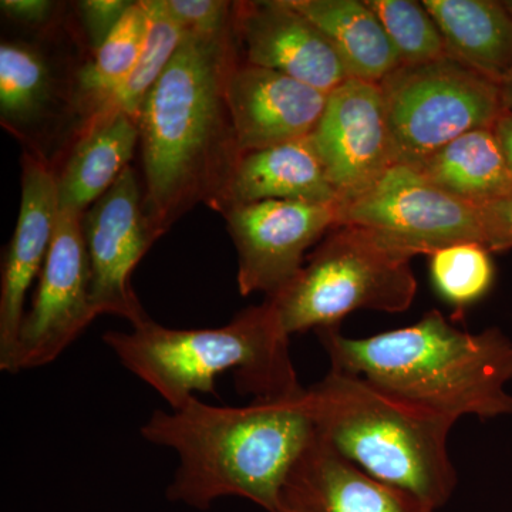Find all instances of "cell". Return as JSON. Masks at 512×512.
Here are the masks:
<instances>
[{
    "mask_svg": "<svg viewBox=\"0 0 512 512\" xmlns=\"http://www.w3.org/2000/svg\"><path fill=\"white\" fill-rule=\"evenodd\" d=\"M333 370L363 377L397 399L457 421L512 414V342L498 329L470 333L430 311L413 325L367 338L316 330Z\"/></svg>",
    "mask_w": 512,
    "mask_h": 512,
    "instance_id": "cell-3",
    "label": "cell"
},
{
    "mask_svg": "<svg viewBox=\"0 0 512 512\" xmlns=\"http://www.w3.org/2000/svg\"><path fill=\"white\" fill-rule=\"evenodd\" d=\"M234 26L252 66L326 93L350 79L328 37L291 0L235 3Z\"/></svg>",
    "mask_w": 512,
    "mask_h": 512,
    "instance_id": "cell-13",
    "label": "cell"
},
{
    "mask_svg": "<svg viewBox=\"0 0 512 512\" xmlns=\"http://www.w3.org/2000/svg\"><path fill=\"white\" fill-rule=\"evenodd\" d=\"M57 177L40 158L23 161L22 198L15 234L6 251L0 284V370L13 373L26 298L39 278L55 234Z\"/></svg>",
    "mask_w": 512,
    "mask_h": 512,
    "instance_id": "cell-14",
    "label": "cell"
},
{
    "mask_svg": "<svg viewBox=\"0 0 512 512\" xmlns=\"http://www.w3.org/2000/svg\"><path fill=\"white\" fill-rule=\"evenodd\" d=\"M262 201L339 202L311 138L242 154L210 207L224 214Z\"/></svg>",
    "mask_w": 512,
    "mask_h": 512,
    "instance_id": "cell-17",
    "label": "cell"
},
{
    "mask_svg": "<svg viewBox=\"0 0 512 512\" xmlns=\"http://www.w3.org/2000/svg\"><path fill=\"white\" fill-rule=\"evenodd\" d=\"M279 512H434L340 457L316 433L295 464Z\"/></svg>",
    "mask_w": 512,
    "mask_h": 512,
    "instance_id": "cell-16",
    "label": "cell"
},
{
    "mask_svg": "<svg viewBox=\"0 0 512 512\" xmlns=\"http://www.w3.org/2000/svg\"><path fill=\"white\" fill-rule=\"evenodd\" d=\"M427 180L477 207L512 195V173L494 128L456 138L416 167Z\"/></svg>",
    "mask_w": 512,
    "mask_h": 512,
    "instance_id": "cell-21",
    "label": "cell"
},
{
    "mask_svg": "<svg viewBox=\"0 0 512 512\" xmlns=\"http://www.w3.org/2000/svg\"><path fill=\"white\" fill-rule=\"evenodd\" d=\"M184 35L215 39L234 30V6L221 0H165Z\"/></svg>",
    "mask_w": 512,
    "mask_h": 512,
    "instance_id": "cell-27",
    "label": "cell"
},
{
    "mask_svg": "<svg viewBox=\"0 0 512 512\" xmlns=\"http://www.w3.org/2000/svg\"><path fill=\"white\" fill-rule=\"evenodd\" d=\"M140 141L138 121L126 113L93 117L57 175L59 208L86 214L127 170Z\"/></svg>",
    "mask_w": 512,
    "mask_h": 512,
    "instance_id": "cell-18",
    "label": "cell"
},
{
    "mask_svg": "<svg viewBox=\"0 0 512 512\" xmlns=\"http://www.w3.org/2000/svg\"><path fill=\"white\" fill-rule=\"evenodd\" d=\"M494 131L497 134L498 140H500L512 173V113L504 111L500 119L495 123Z\"/></svg>",
    "mask_w": 512,
    "mask_h": 512,
    "instance_id": "cell-31",
    "label": "cell"
},
{
    "mask_svg": "<svg viewBox=\"0 0 512 512\" xmlns=\"http://www.w3.org/2000/svg\"><path fill=\"white\" fill-rule=\"evenodd\" d=\"M430 275L437 293L458 309L473 305L494 282L491 252L477 242H461L430 255Z\"/></svg>",
    "mask_w": 512,
    "mask_h": 512,
    "instance_id": "cell-25",
    "label": "cell"
},
{
    "mask_svg": "<svg viewBox=\"0 0 512 512\" xmlns=\"http://www.w3.org/2000/svg\"><path fill=\"white\" fill-rule=\"evenodd\" d=\"M309 138L339 201L365 191L394 165L380 84L349 79L336 87Z\"/></svg>",
    "mask_w": 512,
    "mask_h": 512,
    "instance_id": "cell-12",
    "label": "cell"
},
{
    "mask_svg": "<svg viewBox=\"0 0 512 512\" xmlns=\"http://www.w3.org/2000/svg\"><path fill=\"white\" fill-rule=\"evenodd\" d=\"M379 84L394 164L419 167L463 134L494 128L505 111L500 84L448 55L402 64Z\"/></svg>",
    "mask_w": 512,
    "mask_h": 512,
    "instance_id": "cell-7",
    "label": "cell"
},
{
    "mask_svg": "<svg viewBox=\"0 0 512 512\" xmlns=\"http://www.w3.org/2000/svg\"><path fill=\"white\" fill-rule=\"evenodd\" d=\"M329 93L284 73L238 64L227 82V104L239 153L309 137Z\"/></svg>",
    "mask_w": 512,
    "mask_h": 512,
    "instance_id": "cell-15",
    "label": "cell"
},
{
    "mask_svg": "<svg viewBox=\"0 0 512 512\" xmlns=\"http://www.w3.org/2000/svg\"><path fill=\"white\" fill-rule=\"evenodd\" d=\"M335 47L350 79L382 83L402 66L379 19L360 0H291Z\"/></svg>",
    "mask_w": 512,
    "mask_h": 512,
    "instance_id": "cell-20",
    "label": "cell"
},
{
    "mask_svg": "<svg viewBox=\"0 0 512 512\" xmlns=\"http://www.w3.org/2000/svg\"><path fill=\"white\" fill-rule=\"evenodd\" d=\"M338 225L360 229L410 259L461 242L485 247L481 207L458 200L404 164L392 165L365 191L339 201Z\"/></svg>",
    "mask_w": 512,
    "mask_h": 512,
    "instance_id": "cell-8",
    "label": "cell"
},
{
    "mask_svg": "<svg viewBox=\"0 0 512 512\" xmlns=\"http://www.w3.org/2000/svg\"><path fill=\"white\" fill-rule=\"evenodd\" d=\"M510 9L512 12V2L510 3ZM501 99H503L504 110L508 113H512V70L510 74L500 84Z\"/></svg>",
    "mask_w": 512,
    "mask_h": 512,
    "instance_id": "cell-32",
    "label": "cell"
},
{
    "mask_svg": "<svg viewBox=\"0 0 512 512\" xmlns=\"http://www.w3.org/2000/svg\"><path fill=\"white\" fill-rule=\"evenodd\" d=\"M141 436L177 454L168 500L208 510L234 495L279 512L286 480L315 439L316 424L305 387L237 407L192 397L180 409L156 410Z\"/></svg>",
    "mask_w": 512,
    "mask_h": 512,
    "instance_id": "cell-2",
    "label": "cell"
},
{
    "mask_svg": "<svg viewBox=\"0 0 512 512\" xmlns=\"http://www.w3.org/2000/svg\"><path fill=\"white\" fill-rule=\"evenodd\" d=\"M104 343L128 372L180 409L198 393L217 396V377L235 372L239 390L255 399L292 396L299 383L289 336L264 302L220 328L173 329L147 320L130 332L111 330Z\"/></svg>",
    "mask_w": 512,
    "mask_h": 512,
    "instance_id": "cell-5",
    "label": "cell"
},
{
    "mask_svg": "<svg viewBox=\"0 0 512 512\" xmlns=\"http://www.w3.org/2000/svg\"><path fill=\"white\" fill-rule=\"evenodd\" d=\"M83 215L62 210L32 305L20 328L13 373L55 362L97 318Z\"/></svg>",
    "mask_w": 512,
    "mask_h": 512,
    "instance_id": "cell-9",
    "label": "cell"
},
{
    "mask_svg": "<svg viewBox=\"0 0 512 512\" xmlns=\"http://www.w3.org/2000/svg\"><path fill=\"white\" fill-rule=\"evenodd\" d=\"M222 215L237 248L239 293L271 298L301 272L309 248L338 227V202L262 201Z\"/></svg>",
    "mask_w": 512,
    "mask_h": 512,
    "instance_id": "cell-10",
    "label": "cell"
},
{
    "mask_svg": "<svg viewBox=\"0 0 512 512\" xmlns=\"http://www.w3.org/2000/svg\"><path fill=\"white\" fill-rule=\"evenodd\" d=\"M147 29L144 2H133L117 28L94 52L92 62L80 70L79 92L90 109V116L133 72L146 43Z\"/></svg>",
    "mask_w": 512,
    "mask_h": 512,
    "instance_id": "cell-23",
    "label": "cell"
},
{
    "mask_svg": "<svg viewBox=\"0 0 512 512\" xmlns=\"http://www.w3.org/2000/svg\"><path fill=\"white\" fill-rule=\"evenodd\" d=\"M131 5L133 2L128 0H83L77 3L84 30L94 52L117 28Z\"/></svg>",
    "mask_w": 512,
    "mask_h": 512,
    "instance_id": "cell-28",
    "label": "cell"
},
{
    "mask_svg": "<svg viewBox=\"0 0 512 512\" xmlns=\"http://www.w3.org/2000/svg\"><path fill=\"white\" fill-rule=\"evenodd\" d=\"M234 35L235 26L215 39L184 35L141 107L143 210L154 241L198 202L210 205L242 156L227 104Z\"/></svg>",
    "mask_w": 512,
    "mask_h": 512,
    "instance_id": "cell-1",
    "label": "cell"
},
{
    "mask_svg": "<svg viewBox=\"0 0 512 512\" xmlns=\"http://www.w3.org/2000/svg\"><path fill=\"white\" fill-rule=\"evenodd\" d=\"M143 2L147 10L148 29L140 59L126 82L101 104L90 119L106 114L126 113L138 121L148 93L156 86L183 42V29L171 15L165 0Z\"/></svg>",
    "mask_w": 512,
    "mask_h": 512,
    "instance_id": "cell-22",
    "label": "cell"
},
{
    "mask_svg": "<svg viewBox=\"0 0 512 512\" xmlns=\"http://www.w3.org/2000/svg\"><path fill=\"white\" fill-rule=\"evenodd\" d=\"M0 9L15 22L42 25L52 15L55 3L49 0H2Z\"/></svg>",
    "mask_w": 512,
    "mask_h": 512,
    "instance_id": "cell-30",
    "label": "cell"
},
{
    "mask_svg": "<svg viewBox=\"0 0 512 512\" xmlns=\"http://www.w3.org/2000/svg\"><path fill=\"white\" fill-rule=\"evenodd\" d=\"M484 217L485 248L490 252L512 248V195L481 207Z\"/></svg>",
    "mask_w": 512,
    "mask_h": 512,
    "instance_id": "cell-29",
    "label": "cell"
},
{
    "mask_svg": "<svg viewBox=\"0 0 512 512\" xmlns=\"http://www.w3.org/2000/svg\"><path fill=\"white\" fill-rule=\"evenodd\" d=\"M402 64H423L447 56L446 42L439 26L423 3L412 0H365Z\"/></svg>",
    "mask_w": 512,
    "mask_h": 512,
    "instance_id": "cell-26",
    "label": "cell"
},
{
    "mask_svg": "<svg viewBox=\"0 0 512 512\" xmlns=\"http://www.w3.org/2000/svg\"><path fill=\"white\" fill-rule=\"evenodd\" d=\"M83 234L92 272V305L97 316L150 320L134 293L131 275L154 244L144 218L143 192L128 167L83 215Z\"/></svg>",
    "mask_w": 512,
    "mask_h": 512,
    "instance_id": "cell-11",
    "label": "cell"
},
{
    "mask_svg": "<svg viewBox=\"0 0 512 512\" xmlns=\"http://www.w3.org/2000/svg\"><path fill=\"white\" fill-rule=\"evenodd\" d=\"M410 261L366 232L338 225L291 284L265 302L289 338L306 330L333 328L362 309L404 312L417 293Z\"/></svg>",
    "mask_w": 512,
    "mask_h": 512,
    "instance_id": "cell-6",
    "label": "cell"
},
{
    "mask_svg": "<svg viewBox=\"0 0 512 512\" xmlns=\"http://www.w3.org/2000/svg\"><path fill=\"white\" fill-rule=\"evenodd\" d=\"M447 55L501 84L512 70V13L493 0H424Z\"/></svg>",
    "mask_w": 512,
    "mask_h": 512,
    "instance_id": "cell-19",
    "label": "cell"
},
{
    "mask_svg": "<svg viewBox=\"0 0 512 512\" xmlns=\"http://www.w3.org/2000/svg\"><path fill=\"white\" fill-rule=\"evenodd\" d=\"M52 77L39 52L22 43L0 46V114L3 123L26 124L50 99Z\"/></svg>",
    "mask_w": 512,
    "mask_h": 512,
    "instance_id": "cell-24",
    "label": "cell"
},
{
    "mask_svg": "<svg viewBox=\"0 0 512 512\" xmlns=\"http://www.w3.org/2000/svg\"><path fill=\"white\" fill-rule=\"evenodd\" d=\"M306 392L316 433L340 457L433 511L447 504L457 485L448 453L456 421L339 370L330 369Z\"/></svg>",
    "mask_w": 512,
    "mask_h": 512,
    "instance_id": "cell-4",
    "label": "cell"
}]
</instances>
